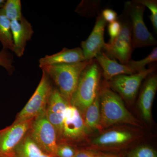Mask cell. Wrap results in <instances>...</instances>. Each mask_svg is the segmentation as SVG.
Instances as JSON below:
<instances>
[{"label":"cell","instance_id":"1","mask_svg":"<svg viewBox=\"0 0 157 157\" xmlns=\"http://www.w3.org/2000/svg\"><path fill=\"white\" fill-rule=\"evenodd\" d=\"M101 128L119 124L140 126L139 121L125 107L122 98L105 81L99 91Z\"/></svg>","mask_w":157,"mask_h":157},{"label":"cell","instance_id":"2","mask_svg":"<svg viewBox=\"0 0 157 157\" xmlns=\"http://www.w3.org/2000/svg\"><path fill=\"white\" fill-rule=\"evenodd\" d=\"M102 75V70L95 58L91 60L82 72L70 104L77 108L81 114H83L98 96Z\"/></svg>","mask_w":157,"mask_h":157},{"label":"cell","instance_id":"3","mask_svg":"<svg viewBox=\"0 0 157 157\" xmlns=\"http://www.w3.org/2000/svg\"><path fill=\"white\" fill-rule=\"evenodd\" d=\"M90 60L71 64L39 65L57 86V89L67 102L70 104L82 72Z\"/></svg>","mask_w":157,"mask_h":157},{"label":"cell","instance_id":"4","mask_svg":"<svg viewBox=\"0 0 157 157\" xmlns=\"http://www.w3.org/2000/svg\"><path fill=\"white\" fill-rule=\"evenodd\" d=\"M121 24L120 33L111 42L105 43L103 49L104 53L111 59H117L121 64L127 65L131 60L134 50L132 33L128 16L125 11L118 17Z\"/></svg>","mask_w":157,"mask_h":157},{"label":"cell","instance_id":"5","mask_svg":"<svg viewBox=\"0 0 157 157\" xmlns=\"http://www.w3.org/2000/svg\"><path fill=\"white\" fill-rule=\"evenodd\" d=\"M145 9V6L135 0L125 3L124 10L130 20L134 49L157 45V40L147 29L144 21Z\"/></svg>","mask_w":157,"mask_h":157},{"label":"cell","instance_id":"6","mask_svg":"<svg viewBox=\"0 0 157 157\" xmlns=\"http://www.w3.org/2000/svg\"><path fill=\"white\" fill-rule=\"evenodd\" d=\"M50 78L47 73L42 71V78L38 87L18 113L14 124L34 120L45 112L48 99L53 89Z\"/></svg>","mask_w":157,"mask_h":157},{"label":"cell","instance_id":"7","mask_svg":"<svg viewBox=\"0 0 157 157\" xmlns=\"http://www.w3.org/2000/svg\"><path fill=\"white\" fill-rule=\"evenodd\" d=\"M156 69V66H152L141 72L132 75H117L106 82L108 86L118 93L121 98L131 103L136 98L144 79L155 72Z\"/></svg>","mask_w":157,"mask_h":157},{"label":"cell","instance_id":"8","mask_svg":"<svg viewBox=\"0 0 157 157\" xmlns=\"http://www.w3.org/2000/svg\"><path fill=\"white\" fill-rule=\"evenodd\" d=\"M31 136L43 152L56 157L58 144L56 131L49 122L45 112L35 119Z\"/></svg>","mask_w":157,"mask_h":157},{"label":"cell","instance_id":"9","mask_svg":"<svg viewBox=\"0 0 157 157\" xmlns=\"http://www.w3.org/2000/svg\"><path fill=\"white\" fill-rule=\"evenodd\" d=\"M33 120L13 123L0 130V157H13L15 148L32 127Z\"/></svg>","mask_w":157,"mask_h":157},{"label":"cell","instance_id":"10","mask_svg":"<svg viewBox=\"0 0 157 157\" xmlns=\"http://www.w3.org/2000/svg\"><path fill=\"white\" fill-rule=\"evenodd\" d=\"M88 134L81 113L74 106L68 105L64 114L62 137L67 140H76Z\"/></svg>","mask_w":157,"mask_h":157},{"label":"cell","instance_id":"11","mask_svg":"<svg viewBox=\"0 0 157 157\" xmlns=\"http://www.w3.org/2000/svg\"><path fill=\"white\" fill-rule=\"evenodd\" d=\"M70 105L64 99L57 88H53L45 111L47 119L56 131L57 138L62 137L64 114Z\"/></svg>","mask_w":157,"mask_h":157},{"label":"cell","instance_id":"12","mask_svg":"<svg viewBox=\"0 0 157 157\" xmlns=\"http://www.w3.org/2000/svg\"><path fill=\"white\" fill-rule=\"evenodd\" d=\"M106 24L107 22L101 14H99L89 36L86 40L81 42V48L86 60H91L94 59L103 49L105 44L104 33Z\"/></svg>","mask_w":157,"mask_h":157},{"label":"cell","instance_id":"13","mask_svg":"<svg viewBox=\"0 0 157 157\" xmlns=\"http://www.w3.org/2000/svg\"><path fill=\"white\" fill-rule=\"evenodd\" d=\"M155 72L146 78L138 98V105L141 115L147 123L151 121L152 106L157 90V76Z\"/></svg>","mask_w":157,"mask_h":157},{"label":"cell","instance_id":"14","mask_svg":"<svg viewBox=\"0 0 157 157\" xmlns=\"http://www.w3.org/2000/svg\"><path fill=\"white\" fill-rule=\"evenodd\" d=\"M11 33L14 44V52L18 57L24 53L27 43L31 40L34 33L33 26L25 17L20 21H11Z\"/></svg>","mask_w":157,"mask_h":157},{"label":"cell","instance_id":"15","mask_svg":"<svg viewBox=\"0 0 157 157\" xmlns=\"http://www.w3.org/2000/svg\"><path fill=\"white\" fill-rule=\"evenodd\" d=\"M95 59L101 68L105 81H109L117 75H132L136 73L128 65L118 63L114 59L109 58L103 50L96 56Z\"/></svg>","mask_w":157,"mask_h":157},{"label":"cell","instance_id":"16","mask_svg":"<svg viewBox=\"0 0 157 157\" xmlns=\"http://www.w3.org/2000/svg\"><path fill=\"white\" fill-rule=\"evenodd\" d=\"M86 60L82 49L80 47L69 49L64 48L58 53L46 55L39 59V65L71 64Z\"/></svg>","mask_w":157,"mask_h":157},{"label":"cell","instance_id":"17","mask_svg":"<svg viewBox=\"0 0 157 157\" xmlns=\"http://www.w3.org/2000/svg\"><path fill=\"white\" fill-rule=\"evenodd\" d=\"M130 132L124 130H112L105 132L96 137L92 141L94 146L98 147H114L126 143L132 139Z\"/></svg>","mask_w":157,"mask_h":157},{"label":"cell","instance_id":"18","mask_svg":"<svg viewBox=\"0 0 157 157\" xmlns=\"http://www.w3.org/2000/svg\"><path fill=\"white\" fill-rule=\"evenodd\" d=\"M83 121L88 133L101 129L99 93L91 104L83 113Z\"/></svg>","mask_w":157,"mask_h":157},{"label":"cell","instance_id":"19","mask_svg":"<svg viewBox=\"0 0 157 157\" xmlns=\"http://www.w3.org/2000/svg\"><path fill=\"white\" fill-rule=\"evenodd\" d=\"M42 152L31 135H27L15 148L13 157H39Z\"/></svg>","mask_w":157,"mask_h":157},{"label":"cell","instance_id":"20","mask_svg":"<svg viewBox=\"0 0 157 157\" xmlns=\"http://www.w3.org/2000/svg\"><path fill=\"white\" fill-rule=\"evenodd\" d=\"M0 42L2 49L14 52V44L11 33V21L0 9Z\"/></svg>","mask_w":157,"mask_h":157},{"label":"cell","instance_id":"21","mask_svg":"<svg viewBox=\"0 0 157 157\" xmlns=\"http://www.w3.org/2000/svg\"><path fill=\"white\" fill-rule=\"evenodd\" d=\"M2 9L6 17L11 21H20L23 17L21 11V2L20 0H7Z\"/></svg>","mask_w":157,"mask_h":157},{"label":"cell","instance_id":"22","mask_svg":"<svg viewBox=\"0 0 157 157\" xmlns=\"http://www.w3.org/2000/svg\"><path fill=\"white\" fill-rule=\"evenodd\" d=\"M157 60V48H153L151 53L145 58L140 60L135 61L131 60L128 63V66L134 70L135 73L141 72L146 69V65L152 63Z\"/></svg>","mask_w":157,"mask_h":157},{"label":"cell","instance_id":"23","mask_svg":"<svg viewBox=\"0 0 157 157\" xmlns=\"http://www.w3.org/2000/svg\"><path fill=\"white\" fill-rule=\"evenodd\" d=\"M127 157H157V153L151 146L141 145L128 152Z\"/></svg>","mask_w":157,"mask_h":157},{"label":"cell","instance_id":"24","mask_svg":"<svg viewBox=\"0 0 157 157\" xmlns=\"http://www.w3.org/2000/svg\"><path fill=\"white\" fill-rule=\"evenodd\" d=\"M149 9L151 12L150 15V20L151 21L155 32L157 33V1L156 0H135Z\"/></svg>","mask_w":157,"mask_h":157},{"label":"cell","instance_id":"25","mask_svg":"<svg viewBox=\"0 0 157 157\" xmlns=\"http://www.w3.org/2000/svg\"><path fill=\"white\" fill-rule=\"evenodd\" d=\"M13 62V55L9 51L3 49L0 51V67L6 69L9 74H12L15 70Z\"/></svg>","mask_w":157,"mask_h":157},{"label":"cell","instance_id":"26","mask_svg":"<svg viewBox=\"0 0 157 157\" xmlns=\"http://www.w3.org/2000/svg\"><path fill=\"white\" fill-rule=\"evenodd\" d=\"M77 150L68 144H58L56 157H73Z\"/></svg>","mask_w":157,"mask_h":157},{"label":"cell","instance_id":"27","mask_svg":"<svg viewBox=\"0 0 157 157\" xmlns=\"http://www.w3.org/2000/svg\"><path fill=\"white\" fill-rule=\"evenodd\" d=\"M121 24L118 20L109 23L108 26V32L110 39L109 42H111L117 37L120 33L121 30Z\"/></svg>","mask_w":157,"mask_h":157},{"label":"cell","instance_id":"28","mask_svg":"<svg viewBox=\"0 0 157 157\" xmlns=\"http://www.w3.org/2000/svg\"><path fill=\"white\" fill-rule=\"evenodd\" d=\"M101 15L106 22L111 23L117 20V14L115 11L109 9H104L101 13Z\"/></svg>","mask_w":157,"mask_h":157},{"label":"cell","instance_id":"29","mask_svg":"<svg viewBox=\"0 0 157 157\" xmlns=\"http://www.w3.org/2000/svg\"><path fill=\"white\" fill-rule=\"evenodd\" d=\"M73 157H95V155L93 151L82 150L77 151Z\"/></svg>","mask_w":157,"mask_h":157},{"label":"cell","instance_id":"30","mask_svg":"<svg viewBox=\"0 0 157 157\" xmlns=\"http://www.w3.org/2000/svg\"><path fill=\"white\" fill-rule=\"evenodd\" d=\"M95 157H121L115 155L104 153L101 152L95 151Z\"/></svg>","mask_w":157,"mask_h":157},{"label":"cell","instance_id":"31","mask_svg":"<svg viewBox=\"0 0 157 157\" xmlns=\"http://www.w3.org/2000/svg\"><path fill=\"white\" fill-rule=\"evenodd\" d=\"M39 157H54L52 156H51L50 155L47 154L45 153L42 152V154Z\"/></svg>","mask_w":157,"mask_h":157},{"label":"cell","instance_id":"32","mask_svg":"<svg viewBox=\"0 0 157 157\" xmlns=\"http://www.w3.org/2000/svg\"><path fill=\"white\" fill-rule=\"evenodd\" d=\"M5 2H6V1L5 0H0V9L3 8Z\"/></svg>","mask_w":157,"mask_h":157},{"label":"cell","instance_id":"33","mask_svg":"<svg viewBox=\"0 0 157 157\" xmlns=\"http://www.w3.org/2000/svg\"></svg>","mask_w":157,"mask_h":157}]
</instances>
